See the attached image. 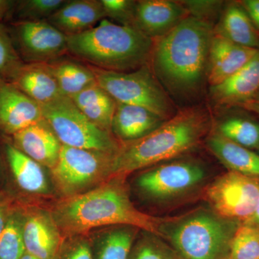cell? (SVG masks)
Instances as JSON below:
<instances>
[{"label":"cell","instance_id":"4dcf8cb0","mask_svg":"<svg viewBox=\"0 0 259 259\" xmlns=\"http://www.w3.org/2000/svg\"><path fill=\"white\" fill-rule=\"evenodd\" d=\"M127 259H178L173 248L161 237L144 231Z\"/></svg>","mask_w":259,"mask_h":259},{"label":"cell","instance_id":"ac0fdd59","mask_svg":"<svg viewBox=\"0 0 259 259\" xmlns=\"http://www.w3.org/2000/svg\"><path fill=\"white\" fill-rule=\"evenodd\" d=\"M105 18L101 0H67L47 21L68 37L88 31Z\"/></svg>","mask_w":259,"mask_h":259},{"label":"cell","instance_id":"44dd1931","mask_svg":"<svg viewBox=\"0 0 259 259\" xmlns=\"http://www.w3.org/2000/svg\"><path fill=\"white\" fill-rule=\"evenodd\" d=\"M12 83L40 105L63 95L48 64L25 63Z\"/></svg>","mask_w":259,"mask_h":259},{"label":"cell","instance_id":"4316f807","mask_svg":"<svg viewBox=\"0 0 259 259\" xmlns=\"http://www.w3.org/2000/svg\"><path fill=\"white\" fill-rule=\"evenodd\" d=\"M214 132L235 144L249 149L259 146V123L243 117H229L220 121Z\"/></svg>","mask_w":259,"mask_h":259},{"label":"cell","instance_id":"1f68e13d","mask_svg":"<svg viewBox=\"0 0 259 259\" xmlns=\"http://www.w3.org/2000/svg\"><path fill=\"white\" fill-rule=\"evenodd\" d=\"M67 0H23L17 2L15 16L17 22H36L48 20L60 9Z\"/></svg>","mask_w":259,"mask_h":259},{"label":"cell","instance_id":"ffe728a7","mask_svg":"<svg viewBox=\"0 0 259 259\" xmlns=\"http://www.w3.org/2000/svg\"><path fill=\"white\" fill-rule=\"evenodd\" d=\"M206 144L209 151L230 171L259 179V153L235 144L212 131Z\"/></svg>","mask_w":259,"mask_h":259},{"label":"cell","instance_id":"484cf974","mask_svg":"<svg viewBox=\"0 0 259 259\" xmlns=\"http://www.w3.org/2000/svg\"><path fill=\"white\" fill-rule=\"evenodd\" d=\"M139 230L132 226H115L102 237L94 259L128 258Z\"/></svg>","mask_w":259,"mask_h":259},{"label":"cell","instance_id":"9a60e30c","mask_svg":"<svg viewBox=\"0 0 259 259\" xmlns=\"http://www.w3.org/2000/svg\"><path fill=\"white\" fill-rule=\"evenodd\" d=\"M258 50L241 47L214 32L207 65V81L209 87L228 79L246 64Z\"/></svg>","mask_w":259,"mask_h":259},{"label":"cell","instance_id":"52a82bcc","mask_svg":"<svg viewBox=\"0 0 259 259\" xmlns=\"http://www.w3.org/2000/svg\"><path fill=\"white\" fill-rule=\"evenodd\" d=\"M207 171L201 162L175 158L140 174L136 187L148 200L163 205L185 198L205 183Z\"/></svg>","mask_w":259,"mask_h":259},{"label":"cell","instance_id":"d4e9b609","mask_svg":"<svg viewBox=\"0 0 259 259\" xmlns=\"http://www.w3.org/2000/svg\"><path fill=\"white\" fill-rule=\"evenodd\" d=\"M78 61L62 56L48 63L61 93L71 99L97 82L91 67Z\"/></svg>","mask_w":259,"mask_h":259},{"label":"cell","instance_id":"5bb4252c","mask_svg":"<svg viewBox=\"0 0 259 259\" xmlns=\"http://www.w3.org/2000/svg\"><path fill=\"white\" fill-rule=\"evenodd\" d=\"M209 99L218 107L241 106L259 97V50L241 69L215 86Z\"/></svg>","mask_w":259,"mask_h":259},{"label":"cell","instance_id":"7c38bea8","mask_svg":"<svg viewBox=\"0 0 259 259\" xmlns=\"http://www.w3.org/2000/svg\"><path fill=\"white\" fill-rule=\"evenodd\" d=\"M189 17L180 1L139 0L136 2L133 28L153 40L166 35Z\"/></svg>","mask_w":259,"mask_h":259},{"label":"cell","instance_id":"8992f818","mask_svg":"<svg viewBox=\"0 0 259 259\" xmlns=\"http://www.w3.org/2000/svg\"><path fill=\"white\" fill-rule=\"evenodd\" d=\"M90 67L97 83L116 102L144 107L164 120L175 115L171 99L153 74L149 64L128 72Z\"/></svg>","mask_w":259,"mask_h":259},{"label":"cell","instance_id":"7bdbcfd3","mask_svg":"<svg viewBox=\"0 0 259 259\" xmlns=\"http://www.w3.org/2000/svg\"><path fill=\"white\" fill-rule=\"evenodd\" d=\"M227 259H229V258H227Z\"/></svg>","mask_w":259,"mask_h":259},{"label":"cell","instance_id":"f546056e","mask_svg":"<svg viewBox=\"0 0 259 259\" xmlns=\"http://www.w3.org/2000/svg\"><path fill=\"white\" fill-rule=\"evenodd\" d=\"M24 64L9 32L0 24V79L13 82Z\"/></svg>","mask_w":259,"mask_h":259},{"label":"cell","instance_id":"60d3db41","mask_svg":"<svg viewBox=\"0 0 259 259\" xmlns=\"http://www.w3.org/2000/svg\"><path fill=\"white\" fill-rule=\"evenodd\" d=\"M22 259H38L36 257L33 256V255L29 254V253L25 252V254L23 255V258Z\"/></svg>","mask_w":259,"mask_h":259},{"label":"cell","instance_id":"e0dca14e","mask_svg":"<svg viewBox=\"0 0 259 259\" xmlns=\"http://www.w3.org/2000/svg\"><path fill=\"white\" fill-rule=\"evenodd\" d=\"M13 145L41 166L52 169L62 144L45 119L13 135Z\"/></svg>","mask_w":259,"mask_h":259},{"label":"cell","instance_id":"83f0119b","mask_svg":"<svg viewBox=\"0 0 259 259\" xmlns=\"http://www.w3.org/2000/svg\"><path fill=\"white\" fill-rule=\"evenodd\" d=\"M229 259H259V228L241 223L235 233L230 248Z\"/></svg>","mask_w":259,"mask_h":259},{"label":"cell","instance_id":"8fae6325","mask_svg":"<svg viewBox=\"0 0 259 259\" xmlns=\"http://www.w3.org/2000/svg\"><path fill=\"white\" fill-rule=\"evenodd\" d=\"M15 40L25 64H48L68 54L67 36L47 20L16 22Z\"/></svg>","mask_w":259,"mask_h":259},{"label":"cell","instance_id":"836d02e7","mask_svg":"<svg viewBox=\"0 0 259 259\" xmlns=\"http://www.w3.org/2000/svg\"><path fill=\"white\" fill-rule=\"evenodd\" d=\"M136 2L132 0H101L106 18L133 28Z\"/></svg>","mask_w":259,"mask_h":259},{"label":"cell","instance_id":"9c48e42d","mask_svg":"<svg viewBox=\"0 0 259 259\" xmlns=\"http://www.w3.org/2000/svg\"><path fill=\"white\" fill-rule=\"evenodd\" d=\"M115 154L62 145L57 163L51 169L58 188L69 197L105 182L110 178Z\"/></svg>","mask_w":259,"mask_h":259},{"label":"cell","instance_id":"2e32d148","mask_svg":"<svg viewBox=\"0 0 259 259\" xmlns=\"http://www.w3.org/2000/svg\"><path fill=\"white\" fill-rule=\"evenodd\" d=\"M25 252L38 259H57L62 249L60 230L51 216L35 212L23 223Z\"/></svg>","mask_w":259,"mask_h":259},{"label":"cell","instance_id":"277c9868","mask_svg":"<svg viewBox=\"0 0 259 259\" xmlns=\"http://www.w3.org/2000/svg\"><path fill=\"white\" fill-rule=\"evenodd\" d=\"M154 40L137 29L106 18L88 31L67 37L68 54L88 66L128 72L149 64Z\"/></svg>","mask_w":259,"mask_h":259},{"label":"cell","instance_id":"6da1fadb","mask_svg":"<svg viewBox=\"0 0 259 259\" xmlns=\"http://www.w3.org/2000/svg\"><path fill=\"white\" fill-rule=\"evenodd\" d=\"M213 35V25L189 16L154 40L149 65L166 93L190 100L202 92Z\"/></svg>","mask_w":259,"mask_h":259},{"label":"cell","instance_id":"ba28073f","mask_svg":"<svg viewBox=\"0 0 259 259\" xmlns=\"http://www.w3.org/2000/svg\"><path fill=\"white\" fill-rule=\"evenodd\" d=\"M40 107L44 118L64 146L112 154L118 151L120 142L89 120L69 97L61 95Z\"/></svg>","mask_w":259,"mask_h":259},{"label":"cell","instance_id":"3957f363","mask_svg":"<svg viewBox=\"0 0 259 259\" xmlns=\"http://www.w3.org/2000/svg\"><path fill=\"white\" fill-rule=\"evenodd\" d=\"M211 127L210 117L205 109H182L147 136L120 143L109 179L125 178L137 170L180 157L197 148L209 134Z\"/></svg>","mask_w":259,"mask_h":259},{"label":"cell","instance_id":"ab89813d","mask_svg":"<svg viewBox=\"0 0 259 259\" xmlns=\"http://www.w3.org/2000/svg\"><path fill=\"white\" fill-rule=\"evenodd\" d=\"M7 221H5L3 213L0 209V235L3 233V230H4L5 226H6Z\"/></svg>","mask_w":259,"mask_h":259},{"label":"cell","instance_id":"d590c367","mask_svg":"<svg viewBox=\"0 0 259 259\" xmlns=\"http://www.w3.org/2000/svg\"><path fill=\"white\" fill-rule=\"evenodd\" d=\"M239 3L246 11L255 28L259 30V0H244Z\"/></svg>","mask_w":259,"mask_h":259},{"label":"cell","instance_id":"74e56055","mask_svg":"<svg viewBox=\"0 0 259 259\" xmlns=\"http://www.w3.org/2000/svg\"><path fill=\"white\" fill-rule=\"evenodd\" d=\"M240 107L253 112L259 116V97L255 99V100H252V101L246 102V103L243 104Z\"/></svg>","mask_w":259,"mask_h":259},{"label":"cell","instance_id":"7a4b0ae2","mask_svg":"<svg viewBox=\"0 0 259 259\" xmlns=\"http://www.w3.org/2000/svg\"><path fill=\"white\" fill-rule=\"evenodd\" d=\"M51 217L59 230L69 235L102 226H127L160 236V226L164 221L136 208L125 177L109 179L97 188L68 197L56 206Z\"/></svg>","mask_w":259,"mask_h":259},{"label":"cell","instance_id":"cb8c5ba5","mask_svg":"<svg viewBox=\"0 0 259 259\" xmlns=\"http://www.w3.org/2000/svg\"><path fill=\"white\" fill-rule=\"evenodd\" d=\"M71 100L93 123L111 133L117 102L98 83L90 85Z\"/></svg>","mask_w":259,"mask_h":259},{"label":"cell","instance_id":"8d00e7d4","mask_svg":"<svg viewBox=\"0 0 259 259\" xmlns=\"http://www.w3.org/2000/svg\"><path fill=\"white\" fill-rule=\"evenodd\" d=\"M15 2L9 0H0V20L5 18L10 13V10L15 5Z\"/></svg>","mask_w":259,"mask_h":259},{"label":"cell","instance_id":"5b68a950","mask_svg":"<svg viewBox=\"0 0 259 259\" xmlns=\"http://www.w3.org/2000/svg\"><path fill=\"white\" fill-rule=\"evenodd\" d=\"M241 223L199 207L180 217L164 218L159 235L178 259H227Z\"/></svg>","mask_w":259,"mask_h":259},{"label":"cell","instance_id":"4fadbf2b","mask_svg":"<svg viewBox=\"0 0 259 259\" xmlns=\"http://www.w3.org/2000/svg\"><path fill=\"white\" fill-rule=\"evenodd\" d=\"M42 119L37 102L13 83L0 79V131L13 136Z\"/></svg>","mask_w":259,"mask_h":259},{"label":"cell","instance_id":"30bf717a","mask_svg":"<svg viewBox=\"0 0 259 259\" xmlns=\"http://www.w3.org/2000/svg\"><path fill=\"white\" fill-rule=\"evenodd\" d=\"M204 195L214 212L243 223L254 213L259 197V179L228 171L209 184Z\"/></svg>","mask_w":259,"mask_h":259},{"label":"cell","instance_id":"d6986e66","mask_svg":"<svg viewBox=\"0 0 259 259\" xmlns=\"http://www.w3.org/2000/svg\"><path fill=\"white\" fill-rule=\"evenodd\" d=\"M166 120L144 107L117 102L111 134L119 142H130L151 134Z\"/></svg>","mask_w":259,"mask_h":259},{"label":"cell","instance_id":"7402d4cb","mask_svg":"<svg viewBox=\"0 0 259 259\" xmlns=\"http://www.w3.org/2000/svg\"><path fill=\"white\" fill-rule=\"evenodd\" d=\"M214 32L241 47L259 49L258 30L239 3L224 7Z\"/></svg>","mask_w":259,"mask_h":259},{"label":"cell","instance_id":"b9f144b4","mask_svg":"<svg viewBox=\"0 0 259 259\" xmlns=\"http://www.w3.org/2000/svg\"><path fill=\"white\" fill-rule=\"evenodd\" d=\"M257 150H258V153H259V146H258V148H257Z\"/></svg>","mask_w":259,"mask_h":259},{"label":"cell","instance_id":"603a6c76","mask_svg":"<svg viewBox=\"0 0 259 259\" xmlns=\"http://www.w3.org/2000/svg\"><path fill=\"white\" fill-rule=\"evenodd\" d=\"M7 160L17 184L25 192L45 194L50 190L42 166L18 149L14 145L5 146Z\"/></svg>","mask_w":259,"mask_h":259},{"label":"cell","instance_id":"f35d334b","mask_svg":"<svg viewBox=\"0 0 259 259\" xmlns=\"http://www.w3.org/2000/svg\"><path fill=\"white\" fill-rule=\"evenodd\" d=\"M243 223H250V224L253 225V226L258 227L259 228V197L258 202H257L256 207L253 213V215L248 219V221Z\"/></svg>","mask_w":259,"mask_h":259},{"label":"cell","instance_id":"d6a6232c","mask_svg":"<svg viewBox=\"0 0 259 259\" xmlns=\"http://www.w3.org/2000/svg\"><path fill=\"white\" fill-rule=\"evenodd\" d=\"M188 15L213 25L224 9L225 3L218 0H185L180 1Z\"/></svg>","mask_w":259,"mask_h":259},{"label":"cell","instance_id":"e575fe53","mask_svg":"<svg viewBox=\"0 0 259 259\" xmlns=\"http://www.w3.org/2000/svg\"><path fill=\"white\" fill-rule=\"evenodd\" d=\"M57 259H94V255L89 242L78 239L63 246Z\"/></svg>","mask_w":259,"mask_h":259},{"label":"cell","instance_id":"f1b7e54d","mask_svg":"<svg viewBox=\"0 0 259 259\" xmlns=\"http://www.w3.org/2000/svg\"><path fill=\"white\" fill-rule=\"evenodd\" d=\"M23 223L18 216L7 220L0 235V259H22L25 253L23 236Z\"/></svg>","mask_w":259,"mask_h":259}]
</instances>
